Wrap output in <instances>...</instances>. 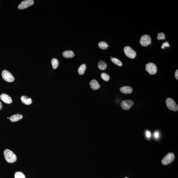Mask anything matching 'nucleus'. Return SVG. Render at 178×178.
I'll list each match as a JSON object with an SVG mask.
<instances>
[{
    "mask_svg": "<svg viewBox=\"0 0 178 178\" xmlns=\"http://www.w3.org/2000/svg\"><path fill=\"white\" fill-rule=\"evenodd\" d=\"M106 67H107V65L104 61H100L98 63V67L100 70H105Z\"/></svg>",
    "mask_w": 178,
    "mask_h": 178,
    "instance_id": "obj_16",
    "label": "nucleus"
},
{
    "mask_svg": "<svg viewBox=\"0 0 178 178\" xmlns=\"http://www.w3.org/2000/svg\"><path fill=\"white\" fill-rule=\"evenodd\" d=\"M34 1L33 0H26L23 1L18 6V9H26L34 4Z\"/></svg>",
    "mask_w": 178,
    "mask_h": 178,
    "instance_id": "obj_9",
    "label": "nucleus"
},
{
    "mask_svg": "<svg viewBox=\"0 0 178 178\" xmlns=\"http://www.w3.org/2000/svg\"><path fill=\"white\" fill-rule=\"evenodd\" d=\"M154 136L156 138H158L159 137V133L158 132H156L154 134Z\"/></svg>",
    "mask_w": 178,
    "mask_h": 178,
    "instance_id": "obj_25",
    "label": "nucleus"
},
{
    "mask_svg": "<svg viewBox=\"0 0 178 178\" xmlns=\"http://www.w3.org/2000/svg\"><path fill=\"white\" fill-rule=\"evenodd\" d=\"M86 69V66L85 64H82L80 66L78 69V74L80 75H82L84 73Z\"/></svg>",
    "mask_w": 178,
    "mask_h": 178,
    "instance_id": "obj_17",
    "label": "nucleus"
},
{
    "mask_svg": "<svg viewBox=\"0 0 178 178\" xmlns=\"http://www.w3.org/2000/svg\"><path fill=\"white\" fill-rule=\"evenodd\" d=\"M51 64L52 65L53 69H56L58 66L59 61L56 58H53L52 60Z\"/></svg>",
    "mask_w": 178,
    "mask_h": 178,
    "instance_id": "obj_19",
    "label": "nucleus"
},
{
    "mask_svg": "<svg viewBox=\"0 0 178 178\" xmlns=\"http://www.w3.org/2000/svg\"><path fill=\"white\" fill-rule=\"evenodd\" d=\"M140 42L142 46H147L151 43L150 37L148 35H144L140 38Z\"/></svg>",
    "mask_w": 178,
    "mask_h": 178,
    "instance_id": "obj_7",
    "label": "nucleus"
},
{
    "mask_svg": "<svg viewBox=\"0 0 178 178\" xmlns=\"http://www.w3.org/2000/svg\"><path fill=\"white\" fill-rule=\"evenodd\" d=\"M2 75L3 79L8 82H12L15 80V78L12 74L6 70H3Z\"/></svg>",
    "mask_w": 178,
    "mask_h": 178,
    "instance_id": "obj_5",
    "label": "nucleus"
},
{
    "mask_svg": "<svg viewBox=\"0 0 178 178\" xmlns=\"http://www.w3.org/2000/svg\"><path fill=\"white\" fill-rule=\"evenodd\" d=\"M15 178H26L24 174L22 172H17L14 175Z\"/></svg>",
    "mask_w": 178,
    "mask_h": 178,
    "instance_id": "obj_22",
    "label": "nucleus"
},
{
    "mask_svg": "<svg viewBox=\"0 0 178 178\" xmlns=\"http://www.w3.org/2000/svg\"><path fill=\"white\" fill-rule=\"evenodd\" d=\"M101 76L102 79L105 81H108L110 79V76L106 73H102L101 74Z\"/></svg>",
    "mask_w": 178,
    "mask_h": 178,
    "instance_id": "obj_21",
    "label": "nucleus"
},
{
    "mask_svg": "<svg viewBox=\"0 0 178 178\" xmlns=\"http://www.w3.org/2000/svg\"><path fill=\"white\" fill-rule=\"evenodd\" d=\"M151 133H150V132L149 131H147L146 132V136L147 137L149 138L151 136Z\"/></svg>",
    "mask_w": 178,
    "mask_h": 178,
    "instance_id": "obj_27",
    "label": "nucleus"
},
{
    "mask_svg": "<svg viewBox=\"0 0 178 178\" xmlns=\"http://www.w3.org/2000/svg\"><path fill=\"white\" fill-rule=\"evenodd\" d=\"M124 52L126 56L129 58L134 59L136 57V52L129 46H125L124 48Z\"/></svg>",
    "mask_w": 178,
    "mask_h": 178,
    "instance_id": "obj_3",
    "label": "nucleus"
},
{
    "mask_svg": "<svg viewBox=\"0 0 178 178\" xmlns=\"http://www.w3.org/2000/svg\"><path fill=\"white\" fill-rule=\"evenodd\" d=\"M127 178V177H126V178Z\"/></svg>",
    "mask_w": 178,
    "mask_h": 178,
    "instance_id": "obj_29",
    "label": "nucleus"
},
{
    "mask_svg": "<svg viewBox=\"0 0 178 178\" xmlns=\"http://www.w3.org/2000/svg\"><path fill=\"white\" fill-rule=\"evenodd\" d=\"M63 56L66 58H72L74 56V53L71 50H66L63 52Z\"/></svg>",
    "mask_w": 178,
    "mask_h": 178,
    "instance_id": "obj_13",
    "label": "nucleus"
},
{
    "mask_svg": "<svg viewBox=\"0 0 178 178\" xmlns=\"http://www.w3.org/2000/svg\"><path fill=\"white\" fill-rule=\"evenodd\" d=\"M174 158V155L172 153H168L164 157L162 160V163L164 165H168L173 162Z\"/></svg>",
    "mask_w": 178,
    "mask_h": 178,
    "instance_id": "obj_4",
    "label": "nucleus"
},
{
    "mask_svg": "<svg viewBox=\"0 0 178 178\" xmlns=\"http://www.w3.org/2000/svg\"><path fill=\"white\" fill-rule=\"evenodd\" d=\"M2 102L0 101V110H2Z\"/></svg>",
    "mask_w": 178,
    "mask_h": 178,
    "instance_id": "obj_28",
    "label": "nucleus"
},
{
    "mask_svg": "<svg viewBox=\"0 0 178 178\" xmlns=\"http://www.w3.org/2000/svg\"><path fill=\"white\" fill-rule=\"evenodd\" d=\"M4 155L5 159L8 163H14L17 159L15 154L11 150L8 149H6L4 150Z\"/></svg>",
    "mask_w": 178,
    "mask_h": 178,
    "instance_id": "obj_1",
    "label": "nucleus"
},
{
    "mask_svg": "<svg viewBox=\"0 0 178 178\" xmlns=\"http://www.w3.org/2000/svg\"><path fill=\"white\" fill-rule=\"evenodd\" d=\"M166 103L168 109L172 111H178V105L173 99L170 98H168L166 100Z\"/></svg>",
    "mask_w": 178,
    "mask_h": 178,
    "instance_id": "obj_2",
    "label": "nucleus"
},
{
    "mask_svg": "<svg viewBox=\"0 0 178 178\" xmlns=\"http://www.w3.org/2000/svg\"><path fill=\"white\" fill-rule=\"evenodd\" d=\"M121 92L124 94H131L133 92V89L130 86H125L122 87L120 89Z\"/></svg>",
    "mask_w": 178,
    "mask_h": 178,
    "instance_id": "obj_11",
    "label": "nucleus"
},
{
    "mask_svg": "<svg viewBox=\"0 0 178 178\" xmlns=\"http://www.w3.org/2000/svg\"><path fill=\"white\" fill-rule=\"evenodd\" d=\"M0 98L2 101L6 104H11L12 103V98L7 94H1L0 96Z\"/></svg>",
    "mask_w": 178,
    "mask_h": 178,
    "instance_id": "obj_10",
    "label": "nucleus"
},
{
    "mask_svg": "<svg viewBox=\"0 0 178 178\" xmlns=\"http://www.w3.org/2000/svg\"><path fill=\"white\" fill-rule=\"evenodd\" d=\"M157 38L158 40H164L165 38V35L162 32L158 33Z\"/></svg>",
    "mask_w": 178,
    "mask_h": 178,
    "instance_id": "obj_23",
    "label": "nucleus"
},
{
    "mask_svg": "<svg viewBox=\"0 0 178 178\" xmlns=\"http://www.w3.org/2000/svg\"><path fill=\"white\" fill-rule=\"evenodd\" d=\"M111 60L112 62L117 66H122V62L118 59L116 58H112Z\"/></svg>",
    "mask_w": 178,
    "mask_h": 178,
    "instance_id": "obj_20",
    "label": "nucleus"
},
{
    "mask_svg": "<svg viewBox=\"0 0 178 178\" xmlns=\"http://www.w3.org/2000/svg\"><path fill=\"white\" fill-rule=\"evenodd\" d=\"M134 104V102L132 100H124L121 103V106L124 110H128L130 109Z\"/></svg>",
    "mask_w": 178,
    "mask_h": 178,
    "instance_id": "obj_8",
    "label": "nucleus"
},
{
    "mask_svg": "<svg viewBox=\"0 0 178 178\" xmlns=\"http://www.w3.org/2000/svg\"><path fill=\"white\" fill-rule=\"evenodd\" d=\"M146 70L150 74H154L157 72V68L156 65L154 63L150 62L146 66Z\"/></svg>",
    "mask_w": 178,
    "mask_h": 178,
    "instance_id": "obj_6",
    "label": "nucleus"
},
{
    "mask_svg": "<svg viewBox=\"0 0 178 178\" xmlns=\"http://www.w3.org/2000/svg\"><path fill=\"white\" fill-rule=\"evenodd\" d=\"M175 77L176 78L177 80H178V70L177 69L175 73L174 74Z\"/></svg>",
    "mask_w": 178,
    "mask_h": 178,
    "instance_id": "obj_26",
    "label": "nucleus"
},
{
    "mask_svg": "<svg viewBox=\"0 0 178 178\" xmlns=\"http://www.w3.org/2000/svg\"><path fill=\"white\" fill-rule=\"evenodd\" d=\"M90 86L94 90H98L100 88V85L96 80H93L90 82Z\"/></svg>",
    "mask_w": 178,
    "mask_h": 178,
    "instance_id": "obj_12",
    "label": "nucleus"
},
{
    "mask_svg": "<svg viewBox=\"0 0 178 178\" xmlns=\"http://www.w3.org/2000/svg\"><path fill=\"white\" fill-rule=\"evenodd\" d=\"M22 102L26 105H30L32 104V101L30 98L25 96H23L21 97Z\"/></svg>",
    "mask_w": 178,
    "mask_h": 178,
    "instance_id": "obj_14",
    "label": "nucleus"
},
{
    "mask_svg": "<svg viewBox=\"0 0 178 178\" xmlns=\"http://www.w3.org/2000/svg\"><path fill=\"white\" fill-rule=\"evenodd\" d=\"M22 117V115L18 114L11 116L10 118V120L12 122H16L21 120Z\"/></svg>",
    "mask_w": 178,
    "mask_h": 178,
    "instance_id": "obj_15",
    "label": "nucleus"
},
{
    "mask_svg": "<svg viewBox=\"0 0 178 178\" xmlns=\"http://www.w3.org/2000/svg\"><path fill=\"white\" fill-rule=\"evenodd\" d=\"M169 46L170 44L169 43H168V42H166L163 43L162 46H161V48H162V49H163V48H164L165 47H166V46L168 47V46Z\"/></svg>",
    "mask_w": 178,
    "mask_h": 178,
    "instance_id": "obj_24",
    "label": "nucleus"
},
{
    "mask_svg": "<svg viewBox=\"0 0 178 178\" xmlns=\"http://www.w3.org/2000/svg\"><path fill=\"white\" fill-rule=\"evenodd\" d=\"M98 46L101 49L105 50L107 49L108 47V45L107 43L104 41H101L98 43Z\"/></svg>",
    "mask_w": 178,
    "mask_h": 178,
    "instance_id": "obj_18",
    "label": "nucleus"
}]
</instances>
